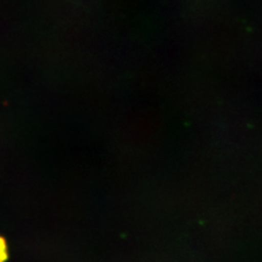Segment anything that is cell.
Returning a JSON list of instances; mask_svg holds the SVG:
<instances>
[{
    "label": "cell",
    "instance_id": "cell-1",
    "mask_svg": "<svg viewBox=\"0 0 262 262\" xmlns=\"http://www.w3.org/2000/svg\"><path fill=\"white\" fill-rule=\"evenodd\" d=\"M8 257V251H7V245L4 238L0 237V262H5Z\"/></svg>",
    "mask_w": 262,
    "mask_h": 262
}]
</instances>
